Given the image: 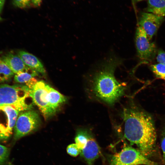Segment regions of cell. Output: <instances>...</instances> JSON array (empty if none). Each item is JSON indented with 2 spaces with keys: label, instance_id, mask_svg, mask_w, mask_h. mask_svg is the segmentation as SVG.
<instances>
[{
  "label": "cell",
  "instance_id": "obj_7",
  "mask_svg": "<svg viewBox=\"0 0 165 165\" xmlns=\"http://www.w3.org/2000/svg\"><path fill=\"white\" fill-rule=\"evenodd\" d=\"M19 112L10 106H0V140H6L12 135Z\"/></svg>",
  "mask_w": 165,
  "mask_h": 165
},
{
  "label": "cell",
  "instance_id": "obj_28",
  "mask_svg": "<svg viewBox=\"0 0 165 165\" xmlns=\"http://www.w3.org/2000/svg\"><path fill=\"white\" fill-rule=\"evenodd\" d=\"M0 13H0V21H1L2 20V18L1 16V15H0Z\"/></svg>",
  "mask_w": 165,
  "mask_h": 165
},
{
  "label": "cell",
  "instance_id": "obj_19",
  "mask_svg": "<svg viewBox=\"0 0 165 165\" xmlns=\"http://www.w3.org/2000/svg\"><path fill=\"white\" fill-rule=\"evenodd\" d=\"M9 154V148L0 145V165H3L6 163Z\"/></svg>",
  "mask_w": 165,
  "mask_h": 165
},
{
  "label": "cell",
  "instance_id": "obj_3",
  "mask_svg": "<svg viewBox=\"0 0 165 165\" xmlns=\"http://www.w3.org/2000/svg\"><path fill=\"white\" fill-rule=\"evenodd\" d=\"M30 90L26 85L0 84V106H9L19 112L30 110L32 103H28Z\"/></svg>",
  "mask_w": 165,
  "mask_h": 165
},
{
  "label": "cell",
  "instance_id": "obj_23",
  "mask_svg": "<svg viewBox=\"0 0 165 165\" xmlns=\"http://www.w3.org/2000/svg\"><path fill=\"white\" fill-rule=\"evenodd\" d=\"M161 146L163 152V161L165 165V129L162 133Z\"/></svg>",
  "mask_w": 165,
  "mask_h": 165
},
{
  "label": "cell",
  "instance_id": "obj_9",
  "mask_svg": "<svg viewBox=\"0 0 165 165\" xmlns=\"http://www.w3.org/2000/svg\"><path fill=\"white\" fill-rule=\"evenodd\" d=\"M164 20V17L151 13H143L140 17L138 25L144 30L150 40L156 34Z\"/></svg>",
  "mask_w": 165,
  "mask_h": 165
},
{
  "label": "cell",
  "instance_id": "obj_4",
  "mask_svg": "<svg viewBox=\"0 0 165 165\" xmlns=\"http://www.w3.org/2000/svg\"><path fill=\"white\" fill-rule=\"evenodd\" d=\"M110 165H159L146 157L138 150L125 146L121 151L109 155Z\"/></svg>",
  "mask_w": 165,
  "mask_h": 165
},
{
  "label": "cell",
  "instance_id": "obj_12",
  "mask_svg": "<svg viewBox=\"0 0 165 165\" xmlns=\"http://www.w3.org/2000/svg\"><path fill=\"white\" fill-rule=\"evenodd\" d=\"M47 98L49 108L52 116L54 115L58 109L67 100L66 97L47 84Z\"/></svg>",
  "mask_w": 165,
  "mask_h": 165
},
{
  "label": "cell",
  "instance_id": "obj_20",
  "mask_svg": "<svg viewBox=\"0 0 165 165\" xmlns=\"http://www.w3.org/2000/svg\"><path fill=\"white\" fill-rule=\"evenodd\" d=\"M31 2V0H13V3L16 7L24 9L30 6Z\"/></svg>",
  "mask_w": 165,
  "mask_h": 165
},
{
  "label": "cell",
  "instance_id": "obj_25",
  "mask_svg": "<svg viewBox=\"0 0 165 165\" xmlns=\"http://www.w3.org/2000/svg\"><path fill=\"white\" fill-rule=\"evenodd\" d=\"M31 2L35 6H39L41 4L42 0H31Z\"/></svg>",
  "mask_w": 165,
  "mask_h": 165
},
{
  "label": "cell",
  "instance_id": "obj_17",
  "mask_svg": "<svg viewBox=\"0 0 165 165\" xmlns=\"http://www.w3.org/2000/svg\"><path fill=\"white\" fill-rule=\"evenodd\" d=\"M14 74L1 57H0V82L9 81Z\"/></svg>",
  "mask_w": 165,
  "mask_h": 165
},
{
  "label": "cell",
  "instance_id": "obj_6",
  "mask_svg": "<svg viewBox=\"0 0 165 165\" xmlns=\"http://www.w3.org/2000/svg\"><path fill=\"white\" fill-rule=\"evenodd\" d=\"M135 41L139 58L145 62L152 60L156 54V46L148 39L145 31L139 25L136 30Z\"/></svg>",
  "mask_w": 165,
  "mask_h": 165
},
{
  "label": "cell",
  "instance_id": "obj_5",
  "mask_svg": "<svg viewBox=\"0 0 165 165\" xmlns=\"http://www.w3.org/2000/svg\"><path fill=\"white\" fill-rule=\"evenodd\" d=\"M40 119L35 111H24L17 117L14 127V139L15 140L33 132L38 128Z\"/></svg>",
  "mask_w": 165,
  "mask_h": 165
},
{
  "label": "cell",
  "instance_id": "obj_16",
  "mask_svg": "<svg viewBox=\"0 0 165 165\" xmlns=\"http://www.w3.org/2000/svg\"><path fill=\"white\" fill-rule=\"evenodd\" d=\"M38 72L29 67L27 70L16 74L14 76V80L17 83H26L34 77L38 75Z\"/></svg>",
  "mask_w": 165,
  "mask_h": 165
},
{
  "label": "cell",
  "instance_id": "obj_13",
  "mask_svg": "<svg viewBox=\"0 0 165 165\" xmlns=\"http://www.w3.org/2000/svg\"><path fill=\"white\" fill-rule=\"evenodd\" d=\"M17 54L26 66L38 72L45 73V70L43 64L36 57L23 50L19 51Z\"/></svg>",
  "mask_w": 165,
  "mask_h": 165
},
{
  "label": "cell",
  "instance_id": "obj_24",
  "mask_svg": "<svg viewBox=\"0 0 165 165\" xmlns=\"http://www.w3.org/2000/svg\"><path fill=\"white\" fill-rule=\"evenodd\" d=\"M38 81L34 77L26 82V86L30 89H32Z\"/></svg>",
  "mask_w": 165,
  "mask_h": 165
},
{
  "label": "cell",
  "instance_id": "obj_14",
  "mask_svg": "<svg viewBox=\"0 0 165 165\" xmlns=\"http://www.w3.org/2000/svg\"><path fill=\"white\" fill-rule=\"evenodd\" d=\"M146 10L157 16L164 17L165 16V0H148Z\"/></svg>",
  "mask_w": 165,
  "mask_h": 165
},
{
  "label": "cell",
  "instance_id": "obj_26",
  "mask_svg": "<svg viewBox=\"0 0 165 165\" xmlns=\"http://www.w3.org/2000/svg\"><path fill=\"white\" fill-rule=\"evenodd\" d=\"M5 0H0V13L3 9Z\"/></svg>",
  "mask_w": 165,
  "mask_h": 165
},
{
  "label": "cell",
  "instance_id": "obj_22",
  "mask_svg": "<svg viewBox=\"0 0 165 165\" xmlns=\"http://www.w3.org/2000/svg\"><path fill=\"white\" fill-rule=\"evenodd\" d=\"M156 59L159 63L165 66V52L162 50H159L157 52Z\"/></svg>",
  "mask_w": 165,
  "mask_h": 165
},
{
  "label": "cell",
  "instance_id": "obj_27",
  "mask_svg": "<svg viewBox=\"0 0 165 165\" xmlns=\"http://www.w3.org/2000/svg\"><path fill=\"white\" fill-rule=\"evenodd\" d=\"M143 0H133L134 1H135V2H139L140 1H141Z\"/></svg>",
  "mask_w": 165,
  "mask_h": 165
},
{
  "label": "cell",
  "instance_id": "obj_1",
  "mask_svg": "<svg viewBox=\"0 0 165 165\" xmlns=\"http://www.w3.org/2000/svg\"><path fill=\"white\" fill-rule=\"evenodd\" d=\"M122 114L124 137L131 144H135L145 157L152 156L155 151L156 134L152 117L133 106L124 108Z\"/></svg>",
  "mask_w": 165,
  "mask_h": 165
},
{
  "label": "cell",
  "instance_id": "obj_18",
  "mask_svg": "<svg viewBox=\"0 0 165 165\" xmlns=\"http://www.w3.org/2000/svg\"><path fill=\"white\" fill-rule=\"evenodd\" d=\"M151 70L158 78L165 80V66L160 63L152 64Z\"/></svg>",
  "mask_w": 165,
  "mask_h": 165
},
{
  "label": "cell",
  "instance_id": "obj_8",
  "mask_svg": "<svg viewBox=\"0 0 165 165\" xmlns=\"http://www.w3.org/2000/svg\"><path fill=\"white\" fill-rule=\"evenodd\" d=\"M47 85L43 81H38L30 92V96L33 103L38 107L45 119L52 116L47 98Z\"/></svg>",
  "mask_w": 165,
  "mask_h": 165
},
{
  "label": "cell",
  "instance_id": "obj_2",
  "mask_svg": "<svg viewBox=\"0 0 165 165\" xmlns=\"http://www.w3.org/2000/svg\"><path fill=\"white\" fill-rule=\"evenodd\" d=\"M123 61L112 56L100 65L89 79L90 93L95 98L109 105H113L124 95L126 86L119 82L114 73Z\"/></svg>",
  "mask_w": 165,
  "mask_h": 165
},
{
  "label": "cell",
  "instance_id": "obj_11",
  "mask_svg": "<svg viewBox=\"0 0 165 165\" xmlns=\"http://www.w3.org/2000/svg\"><path fill=\"white\" fill-rule=\"evenodd\" d=\"M1 58L14 74L25 71L29 68L17 54L11 52L3 55Z\"/></svg>",
  "mask_w": 165,
  "mask_h": 165
},
{
  "label": "cell",
  "instance_id": "obj_21",
  "mask_svg": "<svg viewBox=\"0 0 165 165\" xmlns=\"http://www.w3.org/2000/svg\"><path fill=\"white\" fill-rule=\"evenodd\" d=\"M67 151L69 155L74 157L77 156L81 152L76 144H72L68 145Z\"/></svg>",
  "mask_w": 165,
  "mask_h": 165
},
{
  "label": "cell",
  "instance_id": "obj_10",
  "mask_svg": "<svg viewBox=\"0 0 165 165\" xmlns=\"http://www.w3.org/2000/svg\"><path fill=\"white\" fill-rule=\"evenodd\" d=\"M100 148L92 135L89 138L85 147L81 150L80 154L87 165H93L94 161L101 154Z\"/></svg>",
  "mask_w": 165,
  "mask_h": 165
},
{
  "label": "cell",
  "instance_id": "obj_15",
  "mask_svg": "<svg viewBox=\"0 0 165 165\" xmlns=\"http://www.w3.org/2000/svg\"><path fill=\"white\" fill-rule=\"evenodd\" d=\"M92 135L91 132L87 129H80L77 130L75 140L80 151L85 147L89 138Z\"/></svg>",
  "mask_w": 165,
  "mask_h": 165
}]
</instances>
